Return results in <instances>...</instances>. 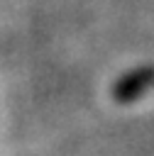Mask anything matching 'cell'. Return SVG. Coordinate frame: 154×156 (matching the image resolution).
I'll return each instance as SVG.
<instances>
[{"mask_svg": "<svg viewBox=\"0 0 154 156\" xmlns=\"http://www.w3.org/2000/svg\"><path fill=\"white\" fill-rule=\"evenodd\" d=\"M154 83V71H134V73H130V76H125L117 85H115V98L120 100V102H125V100H134L144 88H149Z\"/></svg>", "mask_w": 154, "mask_h": 156, "instance_id": "6da1fadb", "label": "cell"}]
</instances>
